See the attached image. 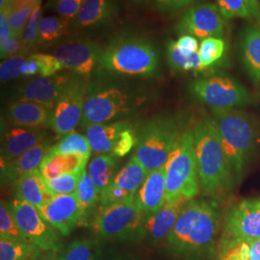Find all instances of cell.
<instances>
[{
  "mask_svg": "<svg viewBox=\"0 0 260 260\" xmlns=\"http://www.w3.org/2000/svg\"><path fill=\"white\" fill-rule=\"evenodd\" d=\"M47 139V134L40 128L12 126L2 134L1 162H9L19 157Z\"/></svg>",
  "mask_w": 260,
  "mask_h": 260,
  "instance_id": "cell-17",
  "label": "cell"
},
{
  "mask_svg": "<svg viewBox=\"0 0 260 260\" xmlns=\"http://www.w3.org/2000/svg\"><path fill=\"white\" fill-rule=\"evenodd\" d=\"M49 155L57 154H80L90 158L92 149L86 135L73 131L58 141L48 151Z\"/></svg>",
  "mask_w": 260,
  "mask_h": 260,
  "instance_id": "cell-32",
  "label": "cell"
},
{
  "mask_svg": "<svg viewBox=\"0 0 260 260\" xmlns=\"http://www.w3.org/2000/svg\"><path fill=\"white\" fill-rule=\"evenodd\" d=\"M0 237L28 242L19 230L11 210L9 202L5 201H2L0 204Z\"/></svg>",
  "mask_w": 260,
  "mask_h": 260,
  "instance_id": "cell-36",
  "label": "cell"
},
{
  "mask_svg": "<svg viewBox=\"0 0 260 260\" xmlns=\"http://www.w3.org/2000/svg\"><path fill=\"white\" fill-rule=\"evenodd\" d=\"M190 91L212 109H237L251 102L247 89L222 73L197 79L190 85Z\"/></svg>",
  "mask_w": 260,
  "mask_h": 260,
  "instance_id": "cell-9",
  "label": "cell"
},
{
  "mask_svg": "<svg viewBox=\"0 0 260 260\" xmlns=\"http://www.w3.org/2000/svg\"><path fill=\"white\" fill-rule=\"evenodd\" d=\"M186 203L188 202L179 201L165 204L158 212L146 218L143 223V239H147L151 245L167 241Z\"/></svg>",
  "mask_w": 260,
  "mask_h": 260,
  "instance_id": "cell-18",
  "label": "cell"
},
{
  "mask_svg": "<svg viewBox=\"0 0 260 260\" xmlns=\"http://www.w3.org/2000/svg\"><path fill=\"white\" fill-rule=\"evenodd\" d=\"M111 260H133L130 259V258H127V257H117V258H113Z\"/></svg>",
  "mask_w": 260,
  "mask_h": 260,
  "instance_id": "cell-58",
  "label": "cell"
},
{
  "mask_svg": "<svg viewBox=\"0 0 260 260\" xmlns=\"http://www.w3.org/2000/svg\"><path fill=\"white\" fill-rule=\"evenodd\" d=\"M117 158L111 153L98 154L90 161L88 174L100 195L111 184L115 177Z\"/></svg>",
  "mask_w": 260,
  "mask_h": 260,
  "instance_id": "cell-27",
  "label": "cell"
},
{
  "mask_svg": "<svg viewBox=\"0 0 260 260\" xmlns=\"http://www.w3.org/2000/svg\"><path fill=\"white\" fill-rule=\"evenodd\" d=\"M177 46L184 51L188 52H199L200 45L198 39L190 35H180L176 41Z\"/></svg>",
  "mask_w": 260,
  "mask_h": 260,
  "instance_id": "cell-49",
  "label": "cell"
},
{
  "mask_svg": "<svg viewBox=\"0 0 260 260\" xmlns=\"http://www.w3.org/2000/svg\"><path fill=\"white\" fill-rule=\"evenodd\" d=\"M148 172L134 155L120 172L116 174L113 183L131 194H137L148 177Z\"/></svg>",
  "mask_w": 260,
  "mask_h": 260,
  "instance_id": "cell-30",
  "label": "cell"
},
{
  "mask_svg": "<svg viewBox=\"0 0 260 260\" xmlns=\"http://www.w3.org/2000/svg\"><path fill=\"white\" fill-rule=\"evenodd\" d=\"M251 16L254 19H260V4L258 0H246Z\"/></svg>",
  "mask_w": 260,
  "mask_h": 260,
  "instance_id": "cell-51",
  "label": "cell"
},
{
  "mask_svg": "<svg viewBox=\"0 0 260 260\" xmlns=\"http://www.w3.org/2000/svg\"><path fill=\"white\" fill-rule=\"evenodd\" d=\"M250 260H260V239L251 242Z\"/></svg>",
  "mask_w": 260,
  "mask_h": 260,
  "instance_id": "cell-52",
  "label": "cell"
},
{
  "mask_svg": "<svg viewBox=\"0 0 260 260\" xmlns=\"http://www.w3.org/2000/svg\"><path fill=\"white\" fill-rule=\"evenodd\" d=\"M137 135L132 128L131 124L121 132V136L117 141L112 154L116 157H123L127 155L130 150L136 146Z\"/></svg>",
  "mask_w": 260,
  "mask_h": 260,
  "instance_id": "cell-44",
  "label": "cell"
},
{
  "mask_svg": "<svg viewBox=\"0 0 260 260\" xmlns=\"http://www.w3.org/2000/svg\"><path fill=\"white\" fill-rule=\"evenodd\" d=\"M145 219L158 212L166 204L165 165L149 173L136 194Z\"/></svg>",
  "mask_w": 260,
  "mask_h": 260,
  "instance_id": "cell-20",
  "label": "cell"
},
{
  "mask_svg": "<svg viewBox=\"0 0 260 260\" xmlns=\"http://www.w3.org/2000/svg\"><path fill=\"white\" fill-rule=\"evenodd\" d=\"M69 25L70 21L60 17H46L42 19L39 27L38 44L51 45L55 43L68 33Z\"/></svg>",
  "mask_w": 260,
  "mask_h": 260,
  "instance_id": "cell-33",
  "label": "cell"
},
{
  "mask_svg": "<svg viewBox=\"0 0 260 260\" xmlns=\"http://www.w3.org/2000/svg\"><path fill=\"white\" fill-rule=\"evenodd\" d=\"M38 210L47 223L64 236H69L80 223V212L75 193L55 196Z\"/></svg>",
  "mask_w": 260,
  "mask_h": 260,
  "instance_id": "cell-16",
  "label": "cell"
},
{
  "mask_svg": "<svg viewBox=\"0 0 260 260\" xmlns=\"http://www.w3.org/2000/svg\"><path fill=\"white\" fill-rule=\"evenodd\" d=\"M221 213L216 203L192 200L182 208L166 241L167 251L179 260L216 258Z\"/></svg>",
  "mask_w": 260,
  "mask_h": 260,
  "instance_id": "cell-1",
  "label": "cell"
},
{
  "mask_svg": "<svg viewBox=\"0 0 260 260\" xmlns=\"http://www.w3.org/2000/svg\"><path fill=\"white\" fill-rule=\"evenodd\" d=\"M32 55L37 60L40 67V76H52L64 69L60 61L53 54L33 53Z\"/></svg>",
  "mask_w": 260,
  "mask_h": 260,
  "instance_id": "cell-46",
  "label": "cell"
},
{
  "mask_svg": "<svg viewBox=\"0 0 260 260\" xmlns=\"http://www.w3.org/2000/svg\"><path fill=\"white\" fill-rule=\"evenodd\" d=\"M165 168L166 204L194 200L201 187L192 129L186 130L180 135Z\"/></svg>",
  "mask_w": 260,
  "mask_h": 260,
  "instance_id": "cell-6",
  "label": "cell"
},
{
  "mask_svg": "<svg viewBox=\"0 0 260 260\" xmlns=\"http://www.w3.org/2000/svg\"><path fill=\"white\" fill-rule=\"evenodd\" d=\"M99 64L115 75L150 77L157 74L159 57L154 45L148 39L121 34L103 47Z\"/></svg>",
  "mask_w": 260,
  "mask_h": 260,
  "instance_id": "cell-3",
  "label": "cell"
},
{
  "mask_svg": "<svg viewBox=\"0 0 260 260\" xmlns=\"http://www.w3.org/2000/svg\"><path fill=\"white\" fill-rule=\"evenodd\" d=\"M166 58L169 67L178 73L201 72L205 70L199 52H188L179 48L176 41H170L166 47Z\"/></svg>",
  "mask_w": 260,
  "mask_h": 260,
  "instance_id": "cell-28",
  "label": "cell"
},
{
  "mask_svg": "<svg viewBox=\"0 0 260 260\" xmlns=\"http://www.w3.org/2000/svg\"><path fill=\"white\" fill-rule=\"evenodd\" d=\"M13 34L10 26L8 15L6 12H0V41L11 37Z\"/></svg>",
  "mask_w": 260,
  "mask_h": 260,
  "instance_id": "cell-50",
  "label": "cell"
},
{
  "mask_svg": "<svg viewBox=\"0 0 260 260\" xmlns=\"http://www.w3.org/2000/svg\"><path fill=\"white\" fill-rule=\"evenodd\" d=\"M42 252L41 249L29 242L0 237V260H20Z\"/></svg>",
  "mask_w": 260,
  "mask_h": 260,
  "instance_id": "cell-34",
  "label": "cell"
},
{
  "mask_svg": "<svg viewBox=\"0 0 260 260\" xmlns=\"http://www.w3.org/2000/svg\"><path fill=\"white\" fill-rule=\"evenodd\" d=\"M224 22L219 8L211 4H200L186 11L177 22L180 35H190L198 40L223 36Z\"/></svg>",
  "mask_w": 260,
  "mask_h": 260,
  "instance_id": "cell-13",
  "label": "cell"
},
{
  "mask_svg": "<svg viewBox=\"0 0 260 260\" xmlns=\"http://www.w3.org/2000/svg\"><path fill=\"white\" fill-rule=\"evenodd\" d=\"M212 120L235 178H239L255 149L257 123L249 114L238 109H212Z\"/></svg>",
  "mask_w": 260,
  "mask_h": 260,
  "instance_id": "cell-4",
  "label": "cell"
},
{
  "mask_svg": "<svg viewBox=\"0 0 260 260\" xmlns=\"http://www.w3.org/2000/svg\"></svg>",
  "mask_w": 260,
  "mask_h": 260,
  "instance_id": "cell-60",
  "label": "cell"
},
{
  "mask_svg": "<svg viewBox=\"0 0 260 260\" xmlns=\"http://www.w3.org/2000/svg\"><path fill=\"white\" fill-rule=\"evenodd\" d=\"M27 57L19 54L5 59L0 64L1 82H6L15 78L25 76V67Z\"/></svg>",
  "mask_w": 260,
  "mask_h": 260,
  "instance_id": "cell-40",
  "label": "cell"
},
{
  "mask_svg": "<svg viewBox=\"0 0 260 260\" xmlns=\"http://www.w3.org/2000/svg\"><path fill=\"white\" fill-rule=\"evenodd\" d=\"M217 7L223 19L252 18L246 0H217Z\"/></svg>",
  "mask_w": 260,
  "mask_h": 260,
  "instance_id": "cell-41",
  "label": "cell"
},
{
  "mask_svg": "<svg viewBox=\"0 0 260 260\" xmlns=\"http://www.w3.org/2000/svg\"><path fill=\"white\" fill-rule=\"evenodd\" d=\"M146 99L129 89L113 84L89 85L84 103V128L129 117L139 110Z\"/></svg>",
  "mask_w": 260,
  "mask_h": 260,
  "instance_id": "cell-5",
  "label": "cell"
},
{
  "mask_svg": "<svg viewBox=\"0 0 260 260\" xmlns=\"http://www.w3.org/2000/svg\"><path fill=\"white\" fill-rule=\"evenodd\" d=\"M116 0H84L73 21L74 29H98L112 22L117 15Z\"/></svg>",
  "mask_w": 260,
  "mask_h": 260,
  "instance_id": "cell-21",
  "label": "cell"
},
{
  "mask_svg": "<svg viewBox=\"0 0 260 260\" xmlns=\"http://www.w3.org/2000/svg\"><path fill=\"white\" fill-rule=\"evenodd\" d=\"M37 3H32V2L11 3L9 7L5 11H3V12H6L8 15L10 26L15 36L22 38L29 19Z\"/></svg>",
  "mask_w": 260,
  "mask_h": 260,
  "instance_id": "cell-35",
  "label": "cell"
},
{
  "mask_svg": "<svg viewBox=\"0 0 260 260\" xmlns=\"http://www.w3.org/2000/svg\"><path fill=\"white\" fill-rule=\"evenodd\" d=\"M225 44L221 38H207L202 41L199 53L205 69L214 65L223 55Z\"/></svg>",
  "mask_w": 260,
  "mask_h": 260,
  "instance_id": "cell-38",
  "label": "cell"
},
{
  "mask_svg": "<svg viewBox=\"0 0 260 260\" xmlns=\"http://www.w3.org/2000/svg\"><path fill=\"white\" fill-rule=\"evenodd\" d=\"M15 192L16 198L37 208L47 204L54 197L39 169L19 178L16 181Z\"/></svg>",
  "mask_w": 260,
  "mask_h": 260,
  "instance_id": "cell-22",
  "label": "cell"
},
{
  "mask_svg": "<svg viewBox=\"0 0 260 260\" xmlns=\"http://www.w3.org/2000/svg\"><path fill=\"white\" fill-rule=\"evenodd\" d=\"M84 0H53L51 8L60 18L68 21L75 20Z\"/></svg>",
  "mask_w": 260,
  "mask_h": 260,
  "instance_id": "cell-45",
  "label": "cell"
},
{
  "mask_svg": "<svg viewBox=\"0 0 260 260\" xmlns=\"http://www.w3.org/2000/svg\"><path fill=\"white\" fill-rule=\"evenodd\" d=\"M133 3H136V4H145L147 2V0H131Z\"/></svg>",
  "mask_w": 260,
  "mask_h": 260,
  "instance_id": "cell-57",
  "label": "cell"
},
{
  "mask_svg": "<svg viewBox=\"0 0 260 260\" xmlns=\"http://www.w3.org/2000/svg\"><path fill=\"white\" fill-rule=\"evenodd\" d=\"M41 17H42V1H39L32 12V15L29 19L27 25L22 35V42L24 45L25 52L34 47V45L38 43L39 27L42 20Z\"/></svg>",
  "mask_w": 260,
  "mask_h": 260,
  "instance_id": "cell-42",
  "label": "cell"
},
{
  "mask_svg": "<svg viewBox=\"0 0 260 260\" xmlns=\"http://www.w3.org/2000/svg\"><path fill=\"white\" fill-rule=\"evenodd\" d=\"M136 196V194H131L129 192L121 189L120 187L115 185L113 182L106 188L101 194L100 203L102 207H107L110 205L120 204L124 201H127Z\"/></svg>",
  "mask_w": 260,
  "mask_h": 260,
  "instance_id": "cell-43",
  "label": "cell"
},
{
  "mask_svg": "<svg viewBox=\"0 0 260 260\" xmlns=\"http://www.w3.org/2000/svg\"><path fill=\"white\" fill-rule=\"evenodd\" d=\"M84 170L76 173L65 174L53 178H46L48 189L54 197L74 194L77 189V186L79 184Z\"/></svg>",
  "mask_w": 260,
  "mask_h": 260,
  "instance_id": "cell-37",
  "label": "cell"
},
{
  "mask_svg": "<svg viewBox=\"0 0 260 260\" xmlns=\"http://www.w3.org/2000/svg\"><path fill=\"white\" fill-rule=\"evenodd\" d=\"M12 0H0V12H3L7 9L11 4Z\"/></svg>",
  "mask_w": 260,
  "mask_h": 260,
  "instance_id": "cell-54",
  "label": "cell"
},
{
  "mask_svg": "<svg viewBox=\"0 0 260 260\" xmlns=\"http://www.w3.org/2000/svg\"><path fill=\"white\" fill-rule=\"evenodd\" d=\"M259 202H260V200H259Z\"/></svg>",
  "mask_w": 260,
  "mask_h": 260,
  "instance_id": "cell-59",
  "label": "cell"
},
{
  "mask_svg": "<svg viewBox=\"0 0 260 260\" xmlns=\"http://www.w3.org/2000/svg\"><path fill=\"white\" fill-rule=\"evenodd\" d=\"M42 253H39V254H34V255H31V256H28V257H25V258H22V259L20 260H38L39 259V257H40V255H41Z\"/></svg>",
  "mask_w": 260,
  "mask_h": 260,
  "instance_id": "cell-56",
  "label": "cell"
},
{
  "mask_svg": "<svg viewBox=\"0 0 260 260\" xmlns=\"http://www.w3.org/2000/svg\"><path fill=\"white\" fill-rule=\"evenodd\" d=\"M38 260H60L58 251H43Z\"/></svg>",
  "mask_w": 260,
  "mask_h": 260,
  "instance_id": "cell-53",
  "label": "cell"
},
{
  "mask_svg": "<svg viewBox=\"0 0 260 260\" xmlns=\"http://www.w3.org/2000/svg\"><path fill=\"white\" fill-rule=\"evenodd\" d=\"M103 250L96 239L82 237L59 251L60 260H102Z\"/></svg>",
  "mask_w": 260,
  "mask_h": 260,
  "instance_id": "cell-29",
  "label": "cell"
},
{
  "mask_svg": "<svg viewBox=\"0 0 260 260\" xmlns=\"http://www.w3.org/2000/svg\"><path fill=\"white\" fill-rule=\"evenodd\" d=\"M145 215L137 197L120 204L101 207L90 226L99 237L108 241L143 240Z\"/></svg>",
  "mask_w": 260,
  "mask_h": 260,
  "instance_id": "cell-8",
  "label": "cell"
},
{
  "mask_svg": "<svg viewBox=\"0 0 260 260\" xmlns=\"http://www.w3.org/2000/svg\"><path fill=\"white\" fill-rule=\"evenodd\" d=\"M75 196L77 199L80 212L79 225H84L87 223L89 215L95 205L100 202L101 198L96 187L93 184V180L89 176L88 171L86 169L84 170L79 184L75 191Z\"/></svg>",
  "mask_w": 260,
  "mask_h": 260,
  "instance_id": "cell-31",
  "label": "cell"
},
{
  "mask_svg": "<svg viewBox=\"0 0 260 260\" xmlns=\"http://www.w3.org/2000/svg\"><path fill=\"white\" fill-rule=\"evenodd\" d=\"M72 76L62 74L35 77L19 87L16 102L38 103L52 110Z\"/></svg>",
  "mask_w": 260,
  "mask_h": 260,
  "instance_id": "cell-15",
  "label": "cell"
},
{
  "mask_svg": "<svg viewBox=\"0 0 260 260\" xmlns=\"http://www.w3.org/2000/svg\"><path fill=\"white\" fill-rule=\"evenodd\" d=\"M89 87V76L74 75L58 99L47 127L58 136H65L75 131L81 123L84 103Z\"/></svg>",
  "mask_w": 260,
  "mask_h": 260,
  "instance_id": "cell-10",
  "label": "cell"
},
{
  "mask_svg": "<svg viewBox=\"0 0 260 260\" xmlns=\"http://www.w3.org/2000/svg\"><path fill=\"white\" fill-rule=\"evenodd\" d=\"M25 52L22 38L12 35L3 41H0L1 59H8L13 56L23 54Z\"/></svg>",
  "mask_w": 260,
  "mask_h": 260,
  "instance_id": "cell-47",
  "label": "cell"
},
{
  "mask_svg": "<svg viewBox=\"0 0 260 260\" xmlns=\"http://www.w3.org/2000/svg\"><path fill=\"white\" fill-rule=\"evenodd\" d=\"M7 116L16 126L40 128L47 126L51 110L44 105L29 102H15L10 104Z\"/></svg>",
  "mask_w": 260,
  "mask_h": 260,
  "instance_id": "cell-24",
  "label": "cell"
},
{
  "mask_svg": "<svg viewBox=\"0 0 260 260\" xmlns=\"http://www.w3.org/2000/svg\"><path fill=\"white\" fill-rule=\"evenodd\" d=\"M240 56L245 71L252 83H260V27L246 28L240 40Z\"/></svg>",
  "mask_w": 260,
  "mask_h": 260,
  "instance_id": "cell-25",
  "label": "cell"
},
{
  "mask_svg": "<svg viewBox=\"0 0 260 260\" xmlns=\"http://www.w3.org/2000/svg\"><path fill=\"white\" fill-rule=\"evenodd\" d=\"M103 48L90 40H73L56 47L53 55L75 75L89 76L100 61Z\"/></svg>",
  "mask_w": 260,
  "mask_h": 260,
  "instance_id": "cell-14",
  "label": "cell"
},
{
  "mask_svg": "<svg viewBox=\"0 0 260 260\" xmlns=\"http://www.w3.org/2000/svg\"><path fill=\"white\" fill-rule=\"evenodd\" d=\"M10 207L19 230L29 243L43 251H59L63 249L61 236L56 229L42 217L37 207L15 198Z\"/></svg>",
  "mask_w": 260,
  "mask_h": 260,
  "instance_id": "cell-11",
  "label": "cell"
},
{
  "mask_svg": "<svg viewBox=\"0 0 260 260\" xmlns=\"http://www.w3.org/2000/svg\"><path fill=\"white\" fill-rule=\"evenodd\" d=\"M250 245L248 241L218 245L216 260H250Z\"/></svg>",
  "mask_w": 260,
  "mask_h": 260,
  "instance_id": "cell-39",
  "label": "cell"
},
{
  "mask_svg": "<svg viewBox=\"0 0 260 260\" xmlns=\"http://www.w3.org/2000/svg\"><path fill=\"white\" fill-rule=\"evenodd\" d=\"M200 187L204 195L221 197L236 181L212 118L197 122L192 129Z\"/></svg>",
  "mask_w": 260,
  "mask_h": 260,
  "instance_id": "cell-2",
  "label": "cell"
},
{
  "mask_svg": "<svg viewBox=\"0 0 260 260\" xmlns=\"http://www.w3.org/2000/svg\"><path fill=\"white\" fill-rule=\"evenodd\" d=\"M88 161L89 158L80 154H47L39 170L45 178H53L82 171L86 169Z\"/></svg>",
  "mask_w": 260,
  "mask_h": 260,
  "instance_id": "cell-26",
  "label": "cell"
},
{
  "mask_svg": "<svg viewBox=\"0 0 260 260\" xmlns=\"http://www.w3.org/2000/svg\"><path fill=\"white\" fill-rule=\"evenodd\" d=\"M53 145L46 140L9 162H1V184L7 185L40 168Z\"/></svg>",
  "mask_w": 260,
  "mask_h": 260,
  "instance_id": "cell-19",
  "label": "cell"
},
{
  "mask_svg": "<svg viewBox=\"0 0 260 260\" xmlns=\"http://www.w3.org/2000/svg\"><path fill=\"white\" fill-rule=\"evenodd\" d=\"M179 137L174 118L157 116L142 126L133 155L149 174L166 164Z\"/></svg>",
  "mask_w": 260,
  "mask_h": 260,
  "instance_id": "cell-7",
  "label": "cell"
},
{
  "mask_svg": "<svg viewBox=\"0 0 260 260\" xmlns=\"http://www.w3.org/2000/svg\"><path fill=\"white\" fill-rule=\"evenodd\" d=\"M260 239V202L245 200L226 215L218 245Z\"/></svg>",
  "mask_w": 260,
  "mask_h": 260,
  "instance_id": "cell-12",
  "label": "cell"
},
{
  "mask_svg": "<svg viewBox=\"0 0 260 260\" xmlns=\"http://www.w3.org/2000/svg\"><path fill=\"white\" fill-rule=\"evenodd\" d=\"M126 121H116L93 124L86 128V137L90 143L92 152L107 154L113 152L121 132L129 126Z\"/></svg>",
  "mask_w": 260,
  "mask_h": 260,
  "instance_id": "cell-23",
  "label": "cell"
},
{
  "mask_svg": "<svg viewBox=\"0 0 260 260\" xmlns=\"http://www.w3.org/2000/svg\"><path fill=\"white\" fill-rule=\"evenodd\" d=\"M39 1H42V0H12L11 3H17V2H32V3H37Z\"/></svg>",
  "mask_w": 260,
  "mask_h": 260,
  "instance_id": "cell-55",
  "label": "cell"
},
{
  "mask_svg": "<svg viewBox=\"0 0 260 260\" xmlns=\"http://www.w3.org/2000/svg\"><path fill=\"white\" fill-rule=\"evenodd\" d=\"M155 8L162 13H175L190 5L194 0H152Z\"/></svg>",
  "mask_w": 260,
  "mask_h": 260,
  "instance_id": "cell-48",
  "label": "cell"
}]
</instances>
